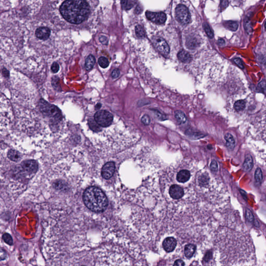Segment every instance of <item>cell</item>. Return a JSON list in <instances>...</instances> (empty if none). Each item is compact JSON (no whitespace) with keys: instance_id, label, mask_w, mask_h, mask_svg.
<instances>
[{"instance_id":"7402d4cb","label":"cell","mask_w":266,"mask_h":266,"mask_svg":"<svg viewBox=\"0 0 266 266\" xmlns=\"http://www.w3.org/2000/svg\"><path fill=\"white\" fill-rule=\"evenodd\" d=\"M225 26L229 30L233 31L237 30L238 28V24L236 21H228L225 23Z\"/></svg>"},{"instance_id":"30bf717a","label":"cell","mask_w":266,"mask_h":266,"mask_svg":"<svg viewBox=\"0 0 266 266\" xmlns=\"http://www.w3.org/2000/svg\"><path fill=\"white\" fill-rule=\"evenodd\" d=\"M116 170V165L113 162H109L104 165L102 169V176L106 179L112 177Z\"/></svg>"},{"instance_id":"4dcf8cb0","label":"cell","mask_w":266,"mask_h":266,"mask_svg":"<svg viewBox=\"0 0 266 266\" xmlns=\"http://www.w3.org/2000/svg\"><path fill=\"white\" fill-rule=\"evenodd\" d=\"M245 216L246 219L250 222H253L254 221V218L253 215L250 209H246L245 211Z\"/></svg>"},{"instance_id":"8992f818","label":"cell","mask_w":266,"mask_h":266,"mask_svg":"<svg viewBox=\"0 0 266 266\" xmlns=\"http://www.w3.org/2000/svg\"><path fill=\"white\" fill-rule=\"evenodd\" d=\"M94 120L102 127H108L112 124L113 116L111 113L106 110H100L94 115Z\"/></svg>"},{"instance_id":"5bb4252c","label":"cell","mask_w":266,"mask_h":266,"mask_svg":"<svg viewBox=\"0 0 266 266\" xmlns=\"http://www.w3.org/2000/svg\"><path fill=\"white\" fill-rule=\"evenodd\" d=\"M177 57L180 61L183 62V63H188L190 62L191 59H192V57H191V55H190V54L184 50L180 51L178 53Z\"/></svg>"},{"instance_id":"8fae6325","label":"cell","mask_w":266,"mask_h":266,"mask_svg":"<svg viewBox=\"0 0 266 266\" xmlns=\"http://www.w3.org/2000/svg\"><path fill=\"white\" fill-rule=\"evenodd\" d=\"M51 33L50 29L47 27H39L35 31V36L37 38L43 41L49 39L51 35Z\"/></svg>"},{"instance_id":"4316f807","label":"cell","mask_w":266,"mask_h":266,"mask_svg":"<svg viewBox=\"0 0 266 266\" xmlns=\"http://www.w3.org/2000/svg\"><path fill=\"white\" fill-rule=\"evenodd\" d=\"M99 65L103 68H106L109 65L108 59L105 57H100L98 59Z\"/></svg>"},{"instance_id":"44dd1931","label":"cell","mask_w":266,"mask_h":266,"mask_svg":"<svg viewBox=\"0 0 266 266\" xmlns=\"http://www.w3.org/2000/svg\"><path fill=\"white\" fill-rule=\"evenodd\" d=\"M245 108V102L243 100H238L234 105V108L237 112L243 111Z\"/></svg>"},{"instance_id":"d590c367","label":"cell","mask_w":266,"mask_h":266,"mask_svg":"<svg viewBox=\"0 0 266 266\" xmlns=\"http://www.w3.org/2000/svg\"><path fill=\"white\" fill-rule=\"evenodd\" d=\"M210 167H211V169L213 171H216L217 170V163L215 161H212L211 166H210Z\"/></svg>"},{"instance_id":"484cf974","label":"cell","mask_w":266,"mask_h":266,"mask_svg":"<svg viewBox=\"0 0 266 266\" xmlns=\"http://www.w3.org/2000/svg\"><path fill=\"white\" fill-rule=\"evenodd\" d=\"M88 124H89L90 128H91V130L94 131L98 132V131H99L100 130V126L99 125H98L97 122H96L95 120H93V119L89 120Z\"/></svg>"},{"instance_id":"277c9868","label":"cell","mask_w":266,"mask_h":266,"mask_svg":"<svg viewBox=\"0 0 266 266\" xmlns=\"http://www.w3.org/2000/svg\"><path fill=\"white\" fill-rule=\"evenodd\" d=\"M83 199L88 209L96 213L103 212L108 206V201L106 195L97 187L92 186L86 189Z\"/></svg>"},{"instance_id":"836d02e7","label":"cell","mask_w":266,"mask_h":266,"mask_svg":"<svg viewBox=\"0 0 266 266\" xmlns=\"http://www.w3.org/2000/svg\"><path fill=\"white\" fill-rule=\"evenodd\" d=\"M120 70H119L118 69H114L112 71V72H111V77H112L114 78V79H116V78H117V77L119 76L120 75Z\"/></svg>"},{"instance_id":"83f0119b","label":"cell","mask_w":266,"mask_h":266,"mask_svg":"<svg viewBox=\"0 0 266 266\" xmlns=\"http://www.w3.org/2000/svg\"><path fill=\"white\" fill-rule=\"evenodd\" d=\"M203 28L205 30V32L206 33L208 37L209 38H213L214 37V33L211 28H210L209 24L206 22H204L203 24Z\"/></svg>"},{"instance_id":"d4e9b609","label":"cell","mask_w":266,"mask_h":266,"mask_svg":"<svg viewBox=\"0 0 266 266\" xmlns=\"http://www.w3.org/2000/svg\"><path fill=\"white\" fill-rule=\"evenodd\" d=\"M121 6L123 10H129L134 6V2L131 1H121Z\"/></svg>"},{"instance_id":"f1b7e54d","label":"cell","mask_w":266,"mask_h":266,"mask_svg":"<svg viewBox=\"0 0 266 266\" xmlns=\"http://www.w3.org/2000/svg\"><path fill=\"white\" fill-rule=\"evenodd\" d=\"M255 178L257 183H260L262 179V173L260 168L256 169L255 173Z\"/></svg>"},{"instance_id":"f35d334b","label":"cell","mask_w":266,"mask_h":266,"mask_svg":"<svg viewBox=\"0 0 266 266\" xmlns=\"http://www.w3.org/2000/svg\"><path fill=\"white\" fill-rule=\"evenodd\" d=\"M56 188L58 189H63L66 187V185L63 184V182H58L56 183Z\"/></svg>"},{"instance_id":"d6986e66","label":"cell","mask_w":266,"mask_h":266,"mask_svg":"<svg viewBox=\"0 0 266 266\" xmlns=\"http://www.w3.org/2000/svg\"><path fill=\"white\" fill-rule=\"evenodd\" d=\"M186 45L188 49H195L197 46V39L195 37H189L187 39Z\"/></svg>"},{"instance_id":"6da1fadb","label":"cell","mask_w":266,"mask_h":266,"mask_svg":"<svg viewBox=\"0 0 266 266\" xmlns=\"http://www.w3.org/2000/svg\"><path fill=\"white\" fill-rule=\"evenodd\" d=\"M216 245L221 266L255 265L256 255L252 238L233 212L223 222Z\"/></svg>"},{"instance_id":"2e32d148","label":"cell","mask_w":266,"mask_h":266,"mask_svg":"<svg viewBox=\"0 0 266 266\" xmlns=\"http://www.w3.org/2000/svg\"><path fill=\"white\" fill-rule=\"evenodd\" d=\"M95 58L93 55H88L85 60V68L86 70L87 71H89L93 69L95 64Z\"/></svg>"},{"instance_id":"9c48e42d","label":"cell","mask_w":266,"mask_h":266,"mask_svg":"<svg viewBox=\"0 0 266 266\" xmlns=\"http://www.w3.org/2000/svg\"><path fill=\"white\" fill-rule=\"evenodd\" d=\"M146 16L148 19L156 24H163L167 20L166 14L163 12L155 13L147 11Z\"/></svg>"},{"instance_id":"b9f144b4","label":"cell","mask_w":266,"mask_h":266,"mask_svg":"<svg viewBox=\"0 0 266 266\" xmlns=\"http://www.w3.org/2000/svg\"><path fill=\"white\" fill-rule=\"evenodd\" d=\"M141 11H142V8H140V6H138L136 7L135 12H136L137 14H139V13L141 12Z\"/></svg>"},{"instance_id":"5b68a950","label":"cell","mask_w":266,"mask_h":266,"mask_svg":"<svg viewBox=\"0 0 266 266\" xmlns=\"http://www.w3.org/2000/svg\"><path fill=\"white\" fill-rule=\"evenodd\" d=\"M39 106L42 112L47 116L57 121L62 118L61 111L56 106L49 104L43 99L40 100Z\"/></svg>"},{"instance_id":"f546056e","label":"cell","mask_w":266,"mask_h":266,"mask_svg":"<svg viewBox=\"0 0 266 266\" xmlns=\"http://www.w3.org/2000/svg\"><path fill=\"white\" fill-rule=\"evenodd\" d=\"M3 239L4 241L6 242L7 244L12 245L13 244V239L11 236L7 234H5L3 236Z\"/></svg>"},{"instance_id":"603a6c76","label":"cell","mask_w":266,"mask_h":266,"mask_svg":"<svg viewBox=\"0 0 266 266\" xmlns=\"http://www.w3.org/2000/svg\"><path fill=\"white\" fill-rule=\"evenodd\" d=\"M136 35L139 38H144L146 35V33L144 29L141 26L137 25L135 27Z\"/></svg>"},{"instance_id":"ab89813d","label":"cell","mask_w":266,"mask_h":266,"mask_svg":"<svg viewBox=\"0 0 266 266\" xmlns=\"http://www.w3.org/2000/svg\"><path fill=\"white\" fill-rule=\"evenodd\" d=\"M228 2L227 1H222L221 2V4H220V6H221V8H225L228 6Z\"/></svg>"},{"instance_id":"4fadbf2b","label":"cell","mask_w":266,"mask_h":266,"mask_svg":"<svg viewBox=\"0 0 266 266\" xmlns=\"http://www.w3.org/2000/svg\"><path fill=\"white\" fill-rule=\"evenodd\" d=\"M177 245V241L173 237L166 238L163 242V247L167 252H172Z\"/></svg>"},{"instance_id":"7a4b0ae2","label":"cell","mask_w":266,"mask_h":266,"mask_svg":"<svg viewBox=\"0 0 266 266\" xmlns=\"http://www.w3.org/2000/svg\"><path fill=\"white\" fill-rule=\"evenodd\" d=\"M118 248L104 244L93 250L72 254L61 266H121L122 256Z\"/></svg>"},{"instance_id":"e575fe53","label":"cell","mask_w":266,"mask_h":266,"mask_svg":"<svg viewBox=\"0 0 266 266\" xmlns=\"http://www.w3.org/2000/svg\"><path fill=\"white\" fill-rule=\"evenodd\" d=\"M99 41L101 43L104 45H108V39L107 37L105 36L102 35L99 37Z\"/></svg>"},{"instance_id":"7bdbcfd3","label":"cell","mask_w":266,"mask_h":266,"mask_svg":"<svg viewBox=\"0 0 266 266\" xmlns=\"http://www.w3.org/2000/svg\"><path fill=\"white\" fill-rule=\"evenodd\" d=\"M265 28H266V24H265Z\"/></svg>"},{"instance_id":"e0dca14e","label":"cell","mask_w":266,"mask_h":266,"mask_svg":"<svg viewBox=\"0 0 266 266\" xmlns=\"http://www.w3.org/2000/svg\"><path fill=\"white\" fill-rule=\"evenodd\" d=\"M196 247L192 244H187L185 247V255L188 258H191L195 253Z\"/></svg>"},{"instance_id":"1f68e13d","label":"cell","mask_w":266,"mask_h":266,"mask_svg":"<svg viewBox=\"0 0 266 266\" xmlns=\"http://www.w3.org/2000/svg\"><path fill=\"white\" fill-rule=\"evenodd\" d=\"M51 70L53 73H56L58 72L59 70V66L58 63L56 62L54 63L51 66Z\"/></svg>"},{"instance_id":"74e56055","label":"cell","mask_w":266,"mask_h":266,"mask_svg":"<svg viewBox=\"0 0 266 266\" xmlns=\"http://www.w3.org/2000/svg\"><path fill=\"white\" fill-rule=\"evenodd\" d=\"M173 266H185V262L181 259H177L175 261Z\"/></svg>"},{"instance_id":"3957f363","label":"cell","mask_w":266,"mask_h":266,"mask_svg":"<svg viewBox=\"0 0 266 266\" xmlns=\"http://www.w3.org/2000/svg\"><path fill=\"white\" fill-rule=\"evenodd\" d=\"M60 12L68 22L80 24L88 18L90 13V6L85 1L68 0L61 4Z\"/></svg>"},{"instance_id":"ba28073f","label":"cell","mask_w":266,"mask_h":266,"mask_svg":"<svg viewBox=\"0 0 266 266\" xmlns=\"http://www.w3.org/2000/svg\"><path fill=\"white\" fill-rule=\"evenodd\" d=\"M153 42L156 49L162 54L167 55L169 53V47L167 42L162 38L154 37L153 38Z\"/></svg>"},{"instance_id":"9a60e30c","label":"cell","mask_w":266,"mask_h":266,"mask_svg":"<svg viewBox=\"0 0 266 266\" xmlns=\"http://www.w3.org/2000/svg\"><path fill=\"white\" fill-rule=\"evenodd\" d=\"M253 166V160L252 156L250 155H247L243 165V169L245 172H249L251 170Z\"/></svg>"},{"instance_id":"ac0fdd59","label":"cell","mask_w":266,"mask_h":266,"mask_svg":"<svg viewBox=\"0 0 266 266\" xmlns=\"http://www.w3.org/2000/svg\"><path fill=\"white\" fill-rule=\"evenodd\" d=\"M225 139L228 148L231 150H233L236 144L235 140L234 139L233 136L231 134L228 133L225 135Z\"/></svg>"},{"instance_id":"52a82bcc","label":"cell","mask_w":266,"mask_h":266,"mask_svg":"<svg viewBox=\"0 0 266 266\" xmlns=\"http://www.w3.org/2000/svg\"><path fill=\"white\" fill-rule=\"evenodd\" d=\"M176 16L177 21L182 24H189L191 20V15L186 6L183 4H179L175 10Z\"/></svg>"},{"instance_id":"60d3db41","label":"cell","mask_w":266,"mask_h":266,"mask_svg":"<svg viewBox=\"0 0 266 266\" xmlns=\"http://www.w3.org/2000/svg\"><path fill=\"white\" fill-rule=\"evenodd\" d=\"M218 44L220 45V46H223V45L225 44V41L223 40V39H220L218 40Z\"/></svg>"},{"instance_id":"cb8c5ba5","label":"cell","mask_w":266,"mask_h":266,"mask_svg":"<svg viewBox=\"0 0 266 266\" xmlns=\"http://www.w3.org/2000/svg\"><path fill=\"white\" fill-rule=\"evenodd\" d=\"M175 117L177 121L181 123H185L186 121V117L185 116V114L183 112L181 111L180 110H178L177 111L175 112Z\"/></svg>"},{"instance_id":"7c38bea8","label":"cell","mask_w":266,"mask_h":266,"mask_svg":"<svg viewBox=\"0 0 266 266\" xmlns=\"http://www.w3.org/2000/svg\"><path fill=\"white\" fill-rule=\"evenodd\" d=\"M21 167L24 171L28 173H35L38 171V165L35 161L27 160L21 163Z\"/></svg>"},{"instance_id":"8d00e7d4","label":"cell","mask_w":266,"mask_h":266,"mask_svg":"<svg viewBox=\"0 0 266 266\" xmlns=\"http://www.w3.org/2000/svg\"><path fill=\"white\" fill-rule=\"evenodd\" d=\"M234 61L236 63V64L240 68H242V69L244 68V65H243V63H242L241 59H239V58H236V59L234 60Z\"/></svg>"},{"instance_id":"d6a6232c","label":"cell","mask_w":266,"mask_h":266,"mask_svg":"<svg viewBox=\"0 0 266 266\" xmlns=\"http://www.w3.org/2000/svg\"><path fill=\"white\" fill-rule=\"evenodd\" d=\"M141 122L145 125H148L150 122V119L148 116L144 115L141 119Z\"/></svg>"},{"instance_id":"ffe728a7","label":"cell","mask_w":266,"mask_h":266,"mask_svg":"<svg viewBox=\"0 0 266 266\" xmlns=\"http://www.w3.org/2000/svg\"><path fill=\"white\" fill-rule=\"evenodd\" d=\"M7 156L9 159H10V160L14 161H17L19 159L21 158V155L19 153L17 152L16 151L14 150H10L8 151L7 153Z\"/></svg>"}]
</instances>
